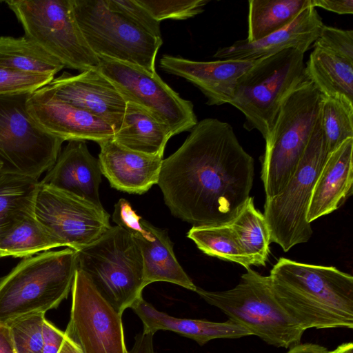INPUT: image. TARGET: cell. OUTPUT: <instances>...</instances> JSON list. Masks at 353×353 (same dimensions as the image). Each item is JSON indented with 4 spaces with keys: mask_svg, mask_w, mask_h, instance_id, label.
Here are the masks:
<instances>
[{
    "mask_svg": "<svg viewBox=\"0 0 353 353\" xmlns=\"http://www.w3.org/2000/svg\"><path fill=\"white\" fill-rule=\"evenodd\" d=\"M254 161L233 128L217 119L199 121L163 160L159 185L172 215L193 226L228 224L250 197Z\"/></svg>",
    "mask_w": 353,
    "mask_h": 353,
    "instance_id": "1",
    "label": "cell"
},
{
    "mask_svg": "<svg viewBox=\"0 0 353 353\" xmlns=\"http://www.w3.org/2000/svg\"><path fill=\"white\" fill-rule=\"evenodd\" d=\"M269 277L276 299L305 331L353 328L352 275L281 257Z\"/></svg>",
    "mask_w": 353,
    "mask_h": 353,
    "instance_id": "2",
    "label": "cell"
},
{
    "mask_svg": "<svg viewBox=\"0 0 353 353\" xmlns=\"http://www.w3.org/2000/svg\"><path fill=\"white\" fill-rule=\"evenodd\" d=\"M77 270V252L45 251L21 260L0 279V324L46 313L68 297Z\"/></svg>",
    "mask_w": 353,
    "mask_h": 353,
    "instance_id": "3",
    "label": "cell"
},
{
    "mask_svg": "<svg viewBox=\"0 0 353 353\" xmlns=\"http://www.w3.org/2000/svg\"><path fill=\"white\" fill-rule=\"evenodd\" d=\"M195 292L230 321L269 345L290 348L300 343L305 330L276 299L269 276L250 268L232 289L212 292L197 287Z\"/></svg>",
    "mask_w": 353,
    "mask_h": 353,
    "instance_id": "4",
    "label": "cell"
},
{
    "mask_svg": "<svg viewBox=\"0 0 353 353\" xmlns=\"http://www.w3.org/2000/svg\"><path fill=\"white\" fill-rule=\"evenodd\" d=\"M77 252V270L81 271L102 297L119 313L142 297L143 261L132 235L111 226L98 239Z\"/></svg>",
    "mask_w": 353,
    "mask_h": 353,
    "instance_id": "5",
    "label": "cell"
},
{
    "mask_svg": "<svg viewBox=\"0 0 353 353\" xmlns=\"http://www.w3.org/2000/svg\"><path fill=\"white\" fill-rule=\"evenodd\" d=\"M321 100L306 79L283 101L265 140L261 180L266 199L278 194L294 174L319 118Z\"/></svg>",
    "mask_w": 353,
    "mask_h": 353,
    "instance_id": "6",
    "label": "cell"
},
{
    "mask_svg": "<svg viewBox=\"0 0 353 353\" xmlns=\"http://www.w3.org/2000/svg\"><path fill=\"white\" fill-rule=\"evenodd\" d=\"M303 52L288 48L257 60L237 80L230 105L243 114V127L265 140L290 93L306 79Z\"/></svg>",
    "mask_w": 353,
    "mask_h": 353,
    "instance_id": "7",
    "label": "cell"
},
{
    "mask_svg": "<svg viewBox=\"0 0 353 353\" xmlns=\"http://www.w3.org/2000/svg\"><path fill=\"white\" fill-rule=\"evenodd\" d=\"M21 24L25 37L64 68L97 70L99 60L89 47L77 21L72 0L5 1Z\"/></svg>",
    "mask_w": 353,
    "mask_h": 353,
    "instance_id": "8",
    "label": "cell"
},
{
    "mask_svg": "<svg viewBox=\"0 0 353 353\" xmlns=\"http://www.w3.org/2000/svg\"><path fill=\"white\" fill-rule=\"evenodd\" d=\"M328 155L319 116L292 178L278 194L267 198L264 205L270 241L285 252L307 242L312 234L306 214L314 184Z\"/></svg>",
    "mask_w": 353,
    "mask_h": 353,
    "instance_id": "9",
    "label": "cell"
},
{
    "mask_svg": "<svg viewBox=\"0 0 353 353\" xmlns=\"http://www.w3.org/2000/svg\"><path fill=\"white\" fill-rule=\"evenodd\" d=\"M75 17L87 43L98 57L138 65L156 72L155 61L163 43L119 12L104 0H72Z\"/></svg>",
    "mask_w": 353,
    "mask_h": 353,
    "instance_id": "10",
    "label": "cell"
},
{
    "mask_svg": "<svg viewBox=\"0 0 353 353\" xmlns=\"http://www.w3.org/2000/svg\"><path fill=\"white\" fill-rule=\"evenodd\" d=\"M29 94L0 97V172L39 180L56 162L63 141L41 130L30 117Z\"/></svg>",
    "mask_w": 353,
    "mask_h": 353,
    "instance_id": "11",
    "label": "cell"
},
{
    "mask_svg": "<svg viewBox=\"0 0 353 353\" xmlns=\"http://www.w3.org/2000/svg\"><path fill=\"white\" fill-rule=\"evenodd\" d=\"M97 70L108 79L126 102L136 103L161 119L173 135L198 123L190 101L181 98L156 72L106 57H98Z\"/></svg>",
    "mask_w": 353,
    "mask_h": 353,
    "instance_id": "12",
    "label": "cell"
},
{
    "mask_svg": "<svg viewBox=\"0 0 353 353\" xmlns=\"http://www.w3.org/2000/svg\"><path fill=\"white\" fill-rule=\"evenodd\" d=\"M34 216L61 247L75 251L95 241L111 227L110 214L103 206L40 181Z\"/></svg>",
    "mask_w": 353,
    "mask_h": 353,
    "instance_id": "13",
    "label": "cell"
},
{
    "mask_svg": "<svg viewBox=\"0 0 353 353\" xmlns=\"http://www.w3.org/2000/svg\"><path fill=\"white\" fill-rule=\"evenodd\" d=\"M72 307L65 334L82 353H128L119 313L77 270L72 286Z\"/></svg>",
    "mask_w": 353,
    "mask_h": 353,
    "instance_id": "14",
    "label": "cell"
},
{
    "mask_svg": "<svg viewBox=\"0 0 353 353\" xmlns=\"http://www.w3.org/2000/svg\"><path fill=\"white\" fill-rule=\"evenodd\" d=\"M112 220L128 230L137 242L143 261L144 285L165 281L195 292L196 286L178 262L167 230L157 228L121 199L114 205Z\"/></svg>",
    "mask_w": 353,
    "mask_h": 353,
    "instance_id": "15",
    "label": "cell"
},
{
    "mask_svg": "<svg viewBox=\"0 0 353 353\" xmlns=\"http://www.w3.org/2000/svg\"><path fill=\"white\" fill-rule=\"evenodd\" d=\"M26 110L43 131L65 141H93L97 143L112 139L114 132L97 117L60 99L44 87L30 94Z\"/></svg>",
    "mask_w": 353,
    "mask_h": 353,
    "instance_id": "16",
    "label": "cell"
},
{
    "mask_svg": "<svg viewBox=\"0 0 353 353\" xmlns=\"http://www.w3.org/2000/svg\"><path fill=\"white\" fill-rule=\"evenodd\" d=\"M43 87L60 99L102 120L114 132L120 128L126 101L97 70L76 75L64 72Z\"/></svg>",
    "mask_w": 353,
    "mask_h": 353,
    "instance_id": "17",
    "label": "cell"
},
{
    "mask_svg": "<svg viewBox=\"0 0 353 353\" xmlns=\"http://www.w3.org/2000/svg\"><path fill=\"white\" fill-rule=\"evenodd\" d=\"M256 61H198L165 54L160 59V67L165 72L182 77L198 88L207 98L208 105H220L230 104L237 80Z\"/></svg>",
    "mask_w": 353,
    "mask_h": 353,
    "instance_id": "18",
    "label": "cell"
},
{
    "mask_svg": "<svg viewBox=\"0 0 353 353\" xmlns=\"http://www.w3.org/2000/svg\"><path fill=\"white\" fill-rule=\"evenodd\" d=\"M323 25L316 8L310 6L285 28L256 41L238 40L229 46L219 48L213 57L256 61L288 48L305 53L319 36Z\"/></svg>",
    "mask_w": 353,
    "mask_h": 353,
    "instance_id": "19",
    "label": "cell"
},
{
    "mask_svg": "<svg viewBox=\"0 0 353 353\" xmlns=\"http://www.w3.org/2000/svg\"><path fill=\"white\" fill-rule=\"evenodd\" d=\"M102 174L111 187L128 193L141 194L157 184L163 155H150L132 150L113 139L98 143Z\"/></svg>",
    "mask_w": 353,
    "mask_h": 353,
    "instance_id": "20",
    "label": "cell"
},
{
    "mask_svg": "<svg viewBox=\"0 0 353 353\" xmlns=\"http://www.w3.org/2000/svg\"><path fill=\"white\" fill-rule=\"evenodd\" d=\"M101 175L99 161L90 154L85 141H70L39 181L102 206L99 193Z\"/></svg>",
    "mask_w": 353,
    "mask_h": 353,
    "instance_id": "21",
    "label": "cell"
},
{
    "mask_svg": "<svg viewBox=\"0 0 353 353\" xmlns=\"http://www.w3.org/2000/svg\"><path fill=\"white\" fill-rule=\"evenodd\" d=\"M353 138L344 141L329 154L314 184L307 214V221L339 209L352 194Z\"/></svg>",
    "mask_w": 353,
    "mask_h": 353,
    "instance_id": "22",
    "label": "cell"
},
{
    "mask_svg": "<svg viewBox=\"0 0 353 353\" xmlns=\"http://www.w3.org/2000/svg\"><path fill=\"white\" fill-rule=\"evenodd\" d=\"M131 308L141 320L143 332L154 334L161 330L172 331L195 341L200 345L215 339H237L252 335L245 328L230 319L219 323L172 316L159 311L143 297Z\"/></svg>",
    "mask_w": 353,
    "mask_h": 353,
    "instance_id": "23",
    "label": "cell"
},
{
    "mask_svg": "<svg viewBox=\"0 0 353 353\" xmlns=\"http://www.w3.org/2000/svg\"><path fill=\"white\" fill-rule=\"evenodd\" d=\"M172 136L169 127L144 108L126 102L125 112L113 139L119 145L150 155H163Z\"/></svg>",
    "mask_w": 353,
    "mask_h": 353,
    "instance_id": "24",
    "label": "cell"
},
{
    "mask_svg": "<svg viewBox=\"0 0 353 353\" xmlns=\"http://www.w3.org/2000/svg\"><path fill=\"white\" fill-rule=\"evenodd\" d=\"M306 77L323 96H342L353 101V62L314 48L305 64Z\"/></svg>",
    "mask_w": 353,
    "mask_h": 353,
    "instance_id": "25",
    "label": "cell"
},
{
    "mask_svg": "<svg viewBox=\"0 0 353 353\" xmlns=\"http://www.w3.org/2000/svg\"><path fill=\"white\" fill-rule=\"evenodd\" d=\"M38 179L0 172V238L34 214Z\"/></svg>",
    "mask_w": 353,
    "mask_h": 353,
    "instance_id": "26",
    "label": "cell"
},
{
    "mask_svg": "<svg viewBox=\"0 0 353 353\" xmlns=\"http://www.w3.org/2000/svg\"><path fill=\"white\" fill-rule=\"evenodd\" d=\"M229 225L251 265H265L270 234L263 214L254 206L253 197L248 198Z\"/></svg>",
    "mask_w": 353,
    "mask_h": 353,
    "instance_id": "27",
    "label": "cell"
},
{
    "mask_svg": "<svg viewBox=\"0 0 353 353\" xmlns=\"http://www.w3.org/2000/svg\"><path fill=\"white\" fill-rule=\"evenodd\" d=\"M310 0H250L248 1V37L256 41L290 24Z\"/></svg>",
    "mask_w": 353,
    "mask_h": 353,
    "instance_id": "28",
    "label": "cell"
},
{
    "mask_svg": "<svg viewBox=\"0 0 353 353\" xmlns=\"http://www.w3.org/2000/svg\"><path fill=\"white\" fill-rule=\"evenodd\" d=\"M0 67L55 76L64 65L25 36H1Z\"/></svg>",
    "mask_w": 353,
    "mask_h": 353,
    "instance_id": "29",
    "label": "cell"
},
{
    "mask_svg": "<svg viewBox=\"0 0 353 353\" xmlns=\"http://www.w3.org/2000/svg\"><path fill=\"white\" fill-rule=\"evenodd\" d=\"M59 247L60 244L34 214L17 223L0 238V252L14 258L24 259Z\"/></svg>",
    "mask_w": 353,
    "mask_h": 353,
    "instance_id": "30",
    "label": "cell"
},
{
    "mask_svg": "<svg viewBox=\"0 0 353 353\" xmlns=\"http://www.w3.org/2000/svg\"><path fill=\"white\" fill-rule=\"evenodd\" d=\"M187 236L203 253L224 261L239 263L246 270L251 263L241 248L229 223L192 226Z\"/></svg>",
    "mask_w": 353,
    "mask_h": 353,
    "instance_id": "31",
    "label": "cell"
},
{
    "mask_svg": "<svg viewBox=\"0 0 353 353\" xmlns=\"http://www.w3.org/2000/svg\"><path fill=\"white\" fill-rule=\"evenodd\" d=\"M319 119L329 154L353 138V101L346 97L321 95Z\"/></svg>",
    "mask_w": 353,
    "mask_h": 353,
    "instance_id": "32",
    "label": "cell"
},
{
    "mask_svg": "<svg viewBox=\"0 0 353 353\" xmlns=\"http://www.w3.org/2000/svg\"><path fill=\"white\" fill-rule=\"evenodd\" d=\"M44 313L16 319L9 327L16 353H42L43 347Z\"/></svg>",
    "mask_w": 353,
    "mask_h": 353,
    "instance_id": "33",
    "label": "cell"
},
{
    "mask_svg": "<svg viewBox=\"0 0 353 353\" xmlns=\"http://www.w3.org/2000/svg\"><path fill=\"white\" fill-rule=\"evenodd\" d=\"M157 21L185 20L204 10L208 0H137Z\"/></svg>",
    "mask_w": 353,
    "mask_h": 353,
    "instance_id": "34",
    "label": "cell"
},
{
    "mask_svg": "<svg viewBox=\"0 0 353 353\" xmlns=\"http://www.w3.org/2000/svg\"><path fill=\"white\" fill-rule=\"evenodd\" d=\"M54 76L0 67V97L31 94L48 85Z\"/></svg>",
    "mask_w": 353,
    "mask_h": 353,
    "instance_id": "35",
    "label": "cell"
},
{
    "mask_svg": "<svg viewBox=\"0 0 353 353\" xmlns=\"http://www.w3.org/2000/svg\"><path fill=\"white\" fill-rule=\"evenodd\" d=\"M112 10L120 13L135 25L158 37L162 38L160 22L153 17L137 0H104Z\"/></svg>",
    "mask_w": 353,
    "mask_h": 353,
    "instance_id": "36",
    "label": "cell"
},
{
    "mask_svg": "<svg viewBox=\"0 0 353 353\" xmlns=\"http://www.w3.org/2000/svg\"><path fill=\"white\" fill-rule=\"evenodd\" d=\"M312 47L330 51L353 62V31L323 25Z\"/></svg>",
    "mask_w": 353,
    "mask_h": 353,
    "instance_id": "37",
    "label": "cell"
},
{
    "mask_svg": "<svg viewBox=\"0 0 353 353\" xmlns=\"http://www.w3.org/2000/svg\"><path fill=\"white\" fill-rule=\"evenodd\" d=\"M65 335L46 319L43 325V347L42 353H59Z\"/></svg>",
    "mask_w": 353,
    "mask_h": 353,
    "instance_id": "38",
    "label": "cell"
},
{
    "mask_svg": "<svg viewBox=\"0 0 353 353\" xmlns=\"http://www.w3.org/2000/svg\"><path fill=\"white\" fill-rule=\"evenodd\" d=\"M314 8L320 7L340 14L353 13V0H310Z\"/></svg>",
    "mask_w": 353,
    "mask_h": 353,
    "instance_id": "39",
    "label": "cell"
},
{
    "mask_svg": "<svg viewBox=\"0 0 353 353\" xmlns=\"http://www.w3.org/2000/svg\"><path fill=\"white\" fill-rule=\"evenodd\" d=\"M153 334L142 331L137 334L132 349L128 353H155L153 346Z\"/></svg>",
    "mask_w": 353,
    "mask_h": 353,
    "instance_id": "40",
    "label": "cell"
},
{
    "mask_svg": "<svg viewBox=\"0 0 353 353\" xmlns=\"http://www.w3.org/2000/svg\"><path fill=\"white\" fill-rule=\"evenodd\" d=\"M0 353H16L9 327L0 324Z\"/></svg>",
    "mask_w": 353,
    "mask_h": 353,
    "instance_id": "41",
    "label": "cell"
},
{
    "mask_svg": "<svg viewBox=\"0 0 353 353\" xmlns=\"http://www.w3.org/2000/svg\"><path fill=\"white\" fill-rule=\"evenodd\" d=\"M287 353H329L326 347L313 343L298 344L292 347Z\"/></svg>",
    "mask_w": 353,
    "mask_h": 353,
    "instance_id": "42",
    "label": "cell"
},
{
    "mask_svg": "<svg viewBox=\"0 0 353 353\" xmlns=\"http://www.w3.org/2000/svg\"><path fill=\"white\" fill-rule=\"evenodd\" d=\"M59 353H82V352L79 347L65 335Z\"/></svg>",
    "mask_w": 353,
    "mask_h": 353,
    "instance_id": "43",
    "label": "cell"
},
{
    "mask_svg": "<svg viewBox=\"0 0 353 353\" xmlns=\"http://www.w3.org/2000/svg\"><path fill=\"white\" fill-rule=\"evenodd\" d=\"M329 353H353V343L352 342L343 343Z\"/></svg>",
    "mask_w": 353,
    "mask_h": 353,
    "instance_id": "44",
    "label": "cell"
},
{
    "mask_svg": "<svg viewBox=\"0 0 353 353\" xmlns=\"http://www.w3.org/2000/svg\"><path fill=\"white\" fill-rule=\"evenodd\" d=\"M6 256H7L6 254L0 252V259L3 258V257H6Z\"/></svg>",
    "mask_w": 353,
    "mask_h": 353,
    "instance_id": "45",
    "label": "cell"
},
{
    "mask_svg": "<svg viewBox=\"0 0 353 353\" xmlns=\"http://www.w3.org/2000/svg\"><path fill=\"white\" fill-rule=\"evenodd\" d=\"M1 167H2V165H1V164L0 163V170H1Z\"/></svg>",
    "mask_w": 353,
    "mask_h": 353,
    "instance_id": "46",
    "label": "cell"
}]
</instances>
